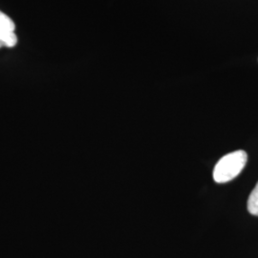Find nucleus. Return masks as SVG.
Listing matches in <instances>:
<instances>
[{"label": "nucleus", "mask_w": 258, "mask_h": 258, "mask_svg": "<svg viewBox=\"0 0 258 258\" xmlns=\"http://www.w3.org/2000/svg\"><path fill=\"white\" fill-rule=\"evenodd\" d=\"M248 161L244 150L231 152L218 161L213 170V179L218 184L228 183L239 175Z\"/></svg>", "instance_id": "nucleus-1"}, {"label": "nucleus", "mask_w": 258, "mask_h": 258, "mask_svg": "<svg viewBox=\"0 0 258 258\" xmlns=\"http://www.w3.org/2000/svg\"><path fill=\"white\" fill-rule=\"evenodd\" d=\"M18 43V37L15 32L0 30V48L1 47H15Z\"/></svg>", "instance_id": "nucleus-2"}, {"label": "nucleus", "mask_w": 258, "mask_h": 258, "mask_svg": "<svg viewBox=\"0 0 258 258\" xmlns=\"http://www.w3.org/2000/svg\"><path fill=\"white\" fill-rule=\"evenodd\" d=\"M248 211L250 214L258 216V182L252 191L250 192L248 200Z\"/></svg>", "instance_id": "nucleus-3"}, {"label": "nucleus", "mask_w": 258, "mask_h": 258, "mask_svg": "<svg viewBox=\"0 0 258 258\" xmlns=\"http://www.w3.org/2000/svg\"><path fill=\"white\" fill-rule=\"evenodd\" d=\"M0 30L11 31V32H15L16 30L15 22L1 11H0Z\"/></svg>", "instance_id": "nucleus-4"}]
</instances>
